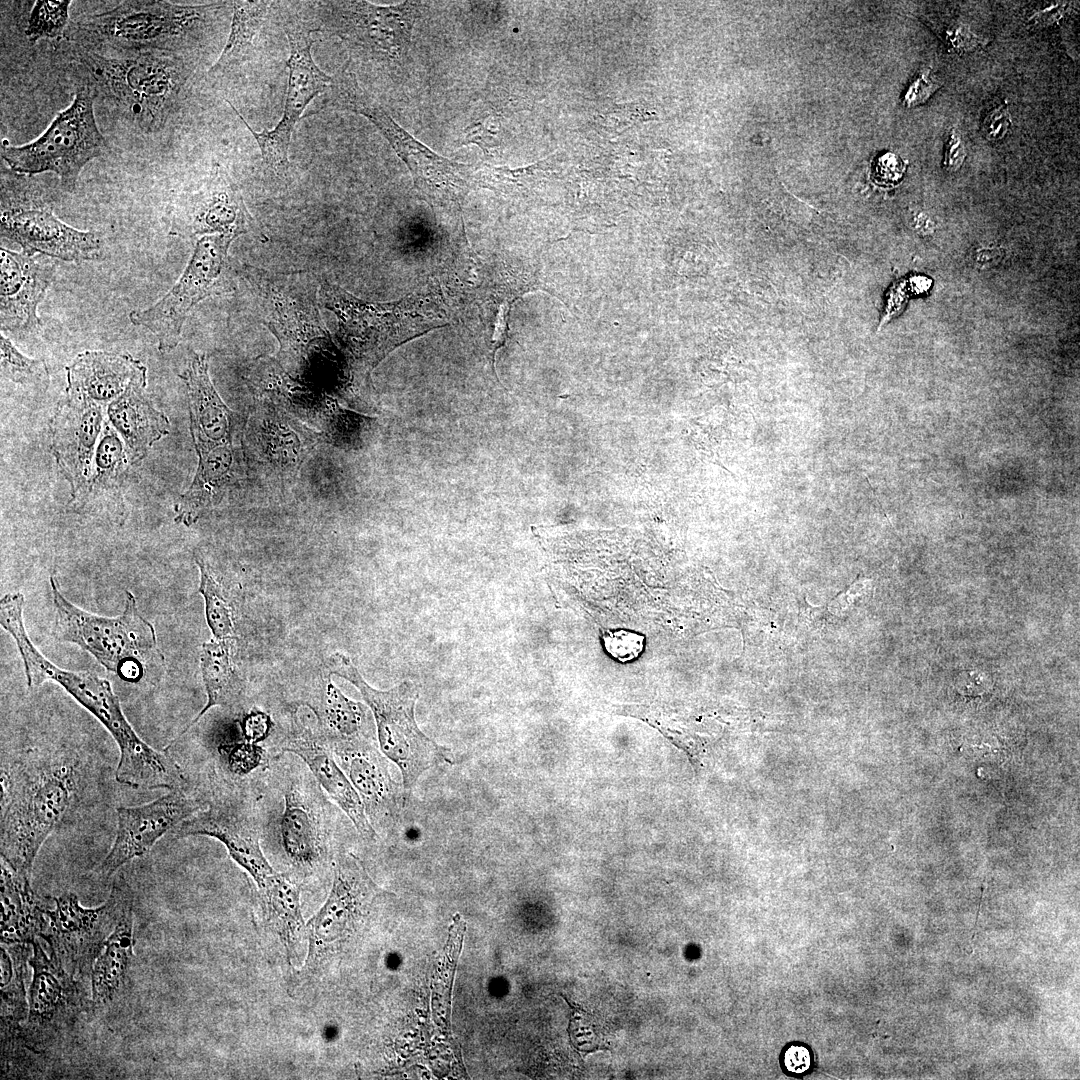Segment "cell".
Wrapping results in <instances>:
<instances>
[{
  "mask_svg": "<svg viewBox=\"0 0 1080 1080\" xmlns=\"http://www.w3.org/2000/svg\"><path fill=\"white\" fill-rule=\"evenodd\" d=\"M812 1063V1053L804 1044H790L784 1048L781 1054L782 1067L790 1075H805L810 1071Z\"/></svg>",
  "mask_w": 1080,
  "mask_h": 1080,
  "instance_id": "43",
  "label": "cell"
},
{
  "mask_svg": "<svg viewBox=\"0 0 1080 1080\" xmlns=\"http://www.w3.org/2000/svg\"><path fill=\"white\" fill-rule=\"evenodd\" d=\"M187 387L190 432L197 454L233 443L236 414L223 402L208 373L205 354L193 353L180 375Z\"/></svg>",
  "mask_w": 1080,
  "mask_h": 1080,
  "instance_id": "22",
  "label": "cell"
},
{
  "mask_svg": "<svg viewBox=\"0 0 1080 1080\" xmlns=\"http://www.w3.org/2000/svg\"><path fill=\"white\" fill-rule=\"evenodd\" d=\"M966 149L958 133L952 131L947 141L944 166L949 171L959 169L965 160Z\"/></svg>",
  "mask_w": 1080,
  "mask_h": 1080,
  "instance_id": "47",
  "label": "cell"
},
{
  "mask_svg": "<svg viewBox=\"0 0 1080 1080\" xmlns=\"http://www.w3.org/2000/svg\"><path fill=\"white\" fill-rule=\"evenodd\" d=\"M281 843L294 866L315 867L324 855V831L309 797L291 786L284 794L279 821Z\"/></svg>",
  "mask_w": 1080,
  "mask_h": 1080,
  "instance_id": "27",
  "label": "cell"
},
{
  "mask_svg": "<svg viewBox=\"0 0 1080 1080\" xmlns=\"http://www.w3.org/2000/svg\"><path fill=\"white\" fill-rule=\"evenodd\" d=\"M230 640L231 638L214 639L203 644L200 660L207 703L170 745L178 741L210 708L227 706L235 699L237 680L231 658Z\"/></svg>",
  "mask_w": 1080,
  "mask_h": 1080,
  "instance_id": "35",
  "label": "cell"
},
{
  "mask_svg": "<svg viewBox=\"0 0 1080 1080\" xmlns=\"http://www.w3.org/2000/svg\"><path fill=\"white\" fill-rule=\"evenodd\" d=\"M319 296L322 305L337 316L341 347L365 368H374L406 338L399 304L363 302L327 281Z\"/></svg>",
  "mask_w": 1080,
  "mask_h": 1080,
  "instance_id": "14",
  "label": "cell"
},
{
  "mask_svg": "<svg viewBox=\"0 0 1080 1080\" xmlns=\"http://www.w3.org/2000/svg\"><path fill=\"white\" fill-rule=\"evenodd\" d=\"M940 85L929 75V70L923 71L912 82L904 96V104L908 107L924 103Z\"/></svg>",
  "mask_w": 1080,
  "mask_h": 1080,
  "instance_id": "46",
  "label": "cell"
},
{
  "mask_svg": "<svg viewBox=\"0 0 1080 1080\" xmlns=\"http://www.w3.org/2000/svg\"><path fill=\"white\" fill-rule=\"evenodd\" d=\"M328 666L331 673L353 684L371 709L381 752L401 771L405 791L431 767L453 763L450 749L424 734L416 723L419 689L415 683L405 680L390 690H377L364 680L350 658L340 653L330 657Z\"/></svg>",
  "mask_w": 1080,
  "mask_h": 1080,
  "instance_id": "7",
  "label": "cell"
},
{
  "mask_svg": "<svg viewBox=\"0 0 1080 1080\" xmlns=\"http://www.w3.org/2000/svg\"><path fill=\"white\" fill-rule=\"evenodd\" d=\"M1 939L4 944L32 943L38 936L47 903L31 888L30 879L1 859Z\"/></svg>",
  "mask_w": 1080,
  "mask_h": 1080,
  "instance_id": "30",
  "label": "cell"
},
{
  "mask_svg": "<svg viewBox=\"0 0 1080 1080\" xmlns=\"http://www.w3.org/2000/svg\"><path fill=\"white\" fill-rule=\"evenodd\" d=\"M79 60L92 88L147 132L160 129L180 103L192 73L177 53L118 52L116 56L82 52Z\"/></svg>",
  "mask_w": 1080,
  "mask_h": 1080,
  "instance_id": "3",
  "label": "cell"
},
{
  "mask_svg": "<svg viewBox=\"0 0 1080 1080\" xmlns=\"http://www.w3.org/2000/svg\"><path fill=\"white\" fill-rule=\"evenodd\" d=\"M234 236L205 235L177 283L156 303L129 314L131 323L152 332L161 352L173 350L179 343L189 311L201 300L221 289V277Z\"/></svg>",
  "mask_w": 1080,
  "mask_h": 1080,
  "instance_id": "11",
  "label": "cell"
},
{
  "mask_svg": "<svg viewBox=\"0 0 1080 1080\" xmlns=\"http://www.w3.org/2000/svg\"><path fill=\"white\" fill-rule=\"evenodd\" d=\"M325 716L329 728L344 744L361 742L364 707L347 698L330 680L326 687Z\"/></svg>",
  "mask_w": 1080,
  "mask_h": 1080,
  "instance_id": "36",
  "label": "cell"
},
{
  "mask_svg": "<svg viewBox=\"0 0 1080 1080\" xmlns=\"http://www.w3.org/2000/svg\"><path fill=\"white\" fill-rule=\"evenodd\" d=\"M0 324L2 331H37L39 303L51 285L55 266L25 253L0 249Z\"/></svg>",
  "mask_w": 1080,
  "mask_h": 1080,
  "instance_id": "20",
  "label": "cell"
},
{
  "mask_svg": "<svg viewBox=\"0 0 1080 1080\" xmlns=\"http://www.w3.org/2000/svg\"><path fill=\"white\" fill-rule=\"evenodd\" d=\"M263 918L290 961H296L308 943V925L300 904V885L289 873L274 872L258 885Z\"/></svg>",
  "mask_w": 1080,
  "mask_h": 1080,
  "instance_id": "26",
  "label": "cell"
},
{
  "mask_svg": "<svg viewBox=\"0 0 1080 1080\" xmlns=\"http://www.w3.org/2000/svg\"><path fill=\"white\" fill-rule=\"evenodd\" d=\"M0 356L4 378L26 387L47 390L50 374L43 359L25 356L3 334L0 336Z\"/></svg>",
  "mask_w": 1080,
  "mask_h": 1080,
  "instance_id": "38",
  "label": "cell"
},
{
  "mask_svg": "<svg viewBox=\"0 0 1080 1080\" xmlns=\"http://www.w3.org/2000/svg\"><path fill=\"white\" fill-rule=\"evenodd\" d=\"M200 810V803L183 789L171 790L146 804L118 807L115 839L99 866L100 875L109 877L127 862L143 856L168 831Z\"/></svg>",
  "mask_w": 1080,
  "mask_h": 1080,
  "instance_id": "18",
  "label": "cell"
},
{
  "mask_svg": "<svg viewBox=\"0 0 1080 1080\" xmlns=\"http://www.w3.org/2000/svg\"><path fill=\"white\" fill-rule=\"evenodd\" d=\"M29 964L33 977L28 992V1021L24 1029L33 1046L45 1043L71 1027L87 1005L85 988L51 957L36 939Z\"/></svg>",
  "mask_w": 1080,
  "mask_h": 1080,
  "instance_id": "16",
  "label": "cell"
},
{
  "mask_svg": "<svg viewBox=\"0 0 1080 1080\" xmlns=\"http://www.w3.org/2000/svg\"><path fill=\"white\" fill-rule=\"evenodd\" d=\"M46 903L38 936L46 942L50 957L74 977L87 978L105 941L124 910L133 904L128 884L114 881L109 898L97 908H84L73 893L52 897Z\"/></svg>",
  "mask_w": 1080,
  "mask_h": 1080,
  "instance_id": "10",
  "label": "cell"
},
{
  "mask_svg": "<svg viewBox=\"0 0 1080 1080\" xmlns=\"http://www.w3.org/2000/svg\"><path fill=\"white\" fill-rule=\"evenodd\" d=\"M49 583L54 605L52 632L57 641L79 646L107 671L131 683L140 682L150 667L164 662L155 629L139 612L132 592H126L122 614L109 618L71 603L54 576Z\"/></svg>",
  "mask_w": 1080,
  "mask_h": 1080,
  "instance_id": "4",
  "label": "cell"
},
{
  "mask_svg": "<svg viewBox=\"0 0 1080 1080\" xmlns=\"http://www.w3.org/2000/svg\"><path fill=\"white\" fill-rule=\"evenodd\" d=\"M1 236L22 247L23 253H41L64 261L99 258L102 240L94 231H80L44 207L17 206L1 210Z\"/></svg>",
  "mask_w": 1080,
  "mask_h": 1080,
  "instance_id": "19",
  "label": "cell"
},
{
  "mask_svg": "<svg viewBox=\"0 0 1080 1080\" xmlns=\"http://www.w3.org/2000/svg\"><path fill=\"white\" fill-rule=\"evenodd\" d=\"M284 750L305 762L319 785L347 815L360 836L366 839L377 836L359 793L330 752L315 743L302 741L294 742Z\"/></svg>",
  "mask_w": 1080,
  "mask_h": 1080,
  "instance_id": "28",
  "label": "cell"
},
{
  "mask_svg": "<svg viewBox=\"0 0 1080 1080\" xmlns=\"http://www.w3.org/2000/svg\"><path fill=\"white\" fill-rule=\"evenodd\" d=\"M195 562L200 570L199 593L204 598L207 624L215 639H230L234 633L232 609L204 559L195 554Z\"/></svg>",
  "mask_w": 1080,
  "mask_h": 1080,
  "instance_id": "37",
  "label": "cell"
},
{
  "mask_svg": "<svg viewBox=\"0 0 1080 1080\" xmlns=\"http://www.w3.org/2000/svg\"><path fill=\"white\" fill-rule=\"evenodd\" d=\"M143 377L146 366L129 353L88 350L66 367V395L105 407Z\"/></svg>",
  "mask_w": 1080,
  "mask_h": 1080,
  "instance_id": "21",
  "label": "cell"
},
{
  "mask_svg": "<svg viewBox=\"0 0 1080 1080\" xmlns=\"http://www.w3.org/2000/svg\"><path fill=\"white\" fill-rule=\"evenodd\" d=\"M387 892L370 878L352 853L338 856L332 887L323 906L308 921L306 966L316 967L345 940L369 913L375 899Z\"/></svg>",
  "mask_w": 1080,
  "mask_h": 1080,
  "instance_id": "13",
  "label": "cell"
},
{
  "mask_svg": "<svg viewBox=\"0 0 1080 1080\" xmlns=\"http://www.w3.org/2000/svg\"><path fill=\"white\" fill-rule=\"evenodd\" d=\"M146 384L147 377L134 381L107 406L109 424L122 439L132 463L141 462L170 429L167 416L145 394Z\"/></svg>",
  "mask_w": 1080,
  "mask_h": 1080,
  "instance_id": "24",
  "label": "cell"
},
{
  "mask_svg": "<svg viewBox=\"0 0 1080 1080\" xmlns=\"http://www.w3.org/2000/svg\"><path fill=\"white\" fill-rule=\"evenodd\" d=\"M318 31L338 37L357 57L387 66L407 58L413 27L426 9L421 1L378 6L367 1L314 2Z\"/></svg>",
  "mask_w": 1080,
  "mask_h": 1080,
  "instance_id": "9",
  "label": "cell"
},
{
  "mask_svg": "<svg viewBox=\"0 0 1080 1080\" xmlns=\"http://www.w3.org/2000/svg\"><path fill=\"white\" fill-rule=\"evenodd\" d=\"M96 96L90 85L79 87L71 104L38 138L23 145L3 142V160L18 173L53 172L65 190L73 191L84 166L107 147L95 120Z\"/></svg>",
  "mask_w": 1080,
  "mask_h": 1080,
  "instance_id": "8",
  "label": "cell"
},
{
  "mask_svg": "<svg viewBox=\"0 0 1080 1080\" xmlns=\"http://www.w3.org/2000/svg\"><path fill=\"white\" fill-rule=\"evenodd\" d=\"M71 1L37 0L28 17L25 34L30 42L61 37L68 25Z\"/></svg>",
  "mask_w": 1080,
  "mask_h": 1080,
  "instance_id": "39",
  "label": "cell"
},
{
  "mask_svg": "<svg viewBox=\"0 0 1080 1080\" xmlns=\"http://www.w3.org/2000/svg\"><path fill=\"white\" fill-rule=\"evenodd\" d=\"M133 904L120 916L93 965L92 1000L96 1006L112 1001L124 988L133 957Z\"/></svg>",
  "mask_w": 1080,
  "mask_h": 1080,
  "instance_id": "31",
  "label": "cell"
},
{
  "mask_svg": "<svg viewBox=\"0 0 1080 1080\" xmlns=\"http://www.w3.org/2000/svg\"><path fill=\"white\" fill-rule=\"evenodd\" d=\"M905 171L903 161L893 153H885L878 157L872 168V177L875 183L882 186H893L899 182Z\"/></svg>",
  "mask_w": 1080,
  "mask_h": 1080,
  "instance_id": "42",
  "label": "cell"
},
{
  "mask_svg": "<svg viewBox=\"0 0 1080 1080\" xmlns=\"http://www.w3.org/2000/svg\"><path fill=\"white\" fill-rule=\"evenodd\" d=\"M605 650L620 662L637 659L644 650L645 636L628 629H607L602 633Z\"/></svg>",
  "mask_w": 1080,
  "mask_h": 1080,
  "instance_id": "40",
  "label": "cell"
},
{
  "mask_svg": "<svg viewBox=\"0 0 1080 1080\" xmlns=\"http://www.w3.org/2000/svg\"><path fill=\"white\" fill-rule=\"evenodd\" d=\"M249 280L257 284L266 300V325L279 340L282 352L304 360L322 349L327 334L320 324L315 287L310 284L301 293L307 277L301 272L272 276L261 270Z\"/></svg>",
  "mask_w": 1080,
  "mask_h": 1080,
  "instance_id": "15",
  "label": "cell"
},
{
  "mask_svg": "<svg viewBox=\"0 0 1080 1080\" xmlns=\"http://www.w3.org/2000/svg\"><path fill=\"white\" fill-rule=\"evenodd\" d=\"M132 464L125 445L110 424L105 423L96 449L92 477L78 508L97 509L111 503L123 506L122 485Z\"/></svg>",
  "mask_w": 1080,
  "mask_h": 1080,
  "instance_id": "32",
  "label": "cell"
},
{
  "mask_svg": "<svg viewBox=\"0 0 1080 1080\" xmlns=\"http://www.w3.org/2000/svg\"><path fill=\"white\" fill-rule=\"evenodd\" d=\"M174 836H208L217 839L257 886L275 872L260 847L259 837L254 829L243 818L225 807L213 805L198 811L175 828Z\"/></svg>",
  "mask_w": 1080,
  "mask_h": 1080,
  "instance_id": "23",
  "label": "cell"
},
{
  "mask_svg": "<svg viewBox=\"0 0 1080 1080\" xmlns=\"http://www.w3.org/2000/svg\"><path fill=\"white\" fill-rule=\"evenodd\" d=\"M221 751L226 753L231 770L237 773L253 770L262 760L261 749L248 741L222 744Z\"/></svg>",
  "mask_w": 1080,
  "mask_h": 1080,
  "instance_id": "41",
  "label": "cell"
},
{
  "mask_svg": "<svg viewBox=\"0 0 1080 1080\" xmlns=\"http://www.w3.org/2000/svg\"><path fill=\"white\" fill-rule=\"evenodd\" d=\"M283 26L289 41L290 54L287 60L289 78L286 100L279 123L271 130L256 132L239 111L229 104L255 138L263 162L278 174H285L288 170V151L296 123L311 100L323 94L332 80L331 76L318 68L311 54L312 45L316 41L313 33L317 32V29L296 17L287 18Z\"/></svg>",
  "mask_w": 1080,
  "mask_h": 1080,
  "instance_id": "12",
  "label": "cell"
},
{
  "mask_svg": "<svg viewBox=\"0 0 1080 1080\" xmlns=\"http://www.w3.org/2000/svg\"><path fill=\"white\" fill-rule=\"evenodd\" d=\"M198 466L189 488L177 499L175 522L190 526L217 505L240 471L233 443L198 454Z\"/></svg>",
  "mask_w": 1080,
  "mask_h": 1080,
  "instance_id": "25",
  "label": "cell"
},
{
  "mask_svg": "<svg viewBox=\"0 0 1080 1080\" xmlns=\"http://www.w3.org/2000/svg\"><path fill=\"white\" fill-rule=\"evenodd\" d=\"M482 125L475 124L468 128L465 135V143H475L482 149L487 150L495 146V140L490 137Z\"/></svg>",
  "mask_w": 1080,
  "mask_h": 1080,
  "instance_id": "48",
  "label": "cell"
},
{
  "mask_svg": "<svg viewBox=\"0 0 1080 1080\" xmlns=\"http://www.w3.org/2000/svg\"><path fill=\"white\" fill-rule=\"evenodd\" d=\"M227 3L179 5L125 1L77 24L86 40L118 52H171L194 48Z\"/></svg>",
  "mask_w": 1080,
  "mask_h": 1080,
  "instance_id": "5",
  "label": "cell"
},
{
  "mask_svg": "<svg viewBox=\"0 0 1080 1080\" xmlns=\"http://www.w3.org/2000/svg\"><path fill=\"white\" fill-rule=\"evenodd\" d=\"M247 211L243 199L225 171L214 172L191 213L192 234H223L237 237L245 232Z\"/></svg>",
  "mask_w": 1080,
  "mask_h": 1080,
  "instance_id": "29",
  "label": "cell"
},
{
  "mask_svg": "<svg viewBox=\"0 0 1080 1080\" xmlns=\"http://www.w3.org/2000/svg\"><path fill=\"white\" fill-rule=\"evenodd\" d=\"M270 718L261 711H252L241 722L242 734L246 741L258 743L265 739L270 730Z\"/></svg>",
  "mask_w": 1080,
  "mask_h": 1080,
  "instance_id": "45",
  "label": "cell"
},
{
  "mask_svg": "<svg viewBox=\"0 0 1080 1080\" xmlns=\"http://www.w3.org/2000/svg\"><path fill=\"white\" fill-rule=\"evenodd\" d=\"M104 425L102 406L68 395L59 401L51 417V451L70 485L75 506L84 497L92 477Z\"/></svg>",
  "mask_w": 1080,
  "mask_h": 1080,
  "instance_id": "17",
  "label": "cell"
},
{
  "mask_svg": "<svg viewBox=\"0 0 1080 1080\" xmlns=\"http://www.w3.org/2000/svg\"><path fill=\"white\" fill-rule=\"evenodd\" d=\"M319 111L339 109L367 118L410 170L416 186L432 202L458 203L476 186L475 168L446 159L415 139L358 83L348 68L340 69L323 93Z\"/></svg>",
  "mask_w": 1080,
  "mask_h": 1080,
  "instance_id": "6",
  "label": "cell"
},
{
  "mask_svg": "<svg viewBox=\"0 0 1080 1080\" xmlns=\"http://www.w3.org/2000/svg\"><path fill=\"white\" fill-rule=\"evenodd\" d=\"M1011 125V117L1006 104H1001L986 115L981 130L990 141L1001 140Z\"/></svg>",
  "mask_w": 1080,
  "mask_h": 1080,
  "instance_id": "44",
  "label": "cell"
},
{
  "mask_svg": "<svg viewBox=\"0 0 1080 1080\" xmlns=\"http://www.w3.org/2000/svg\"><path fill=\"white\" fill-rule=\"evenodd\" d=\"M5 630L16 642L29 687L46 681L59 684L109 731L120 751L115 774L119 783L138 789L184 788L186 779L180 767L169 754L152 748L137 735L109 681L95 673L69 671L53 664L33 645L22 617L9 619Z\"/></svg>",
  "mask_w": 1080,
  "mask_h": 1080,
  "instance_id": "1",
  "label": "cell"
},
{
  "mask_svg": "<svg viewBox=\"0 0 1080 1080\" xmlns=\"http://www.w3.org/2000/svg\"><path fill=\"white\" fill-rule=\"evenodd\" d=\"M341 759L347 776L359 793L365 808L388 806L393 782L377 751L362 741L343 744Z\"/></svg>",
  "mask_w": 1080,
  "mask_h": 1080,
  "instance_id": "33",
  "label": "cell"
},
{
  "mask_svg": "<svg viewBox=\"0 0 1080 1080\" xmlns=\"http://www.w3.org/2000/svg\"><path fill=\"white\" fill-rule=\"evenodd\" d=\"M73 767L28 750L2 764L1 859L30 879L36 856L75 790Z\"/></svg>",
  "mask_w": 1080,
  "mask_h": 1080,
  "instance_id": "2",
  "label": "cell"
},
{
  "mask_svg": "<svg viewBox=\"0 0 1080 1080\" xmlns=\"http://www.w3.org/2000/svg\"><path fill=\"white\" fill-rule=\"evenodd\" d=\"M270 1H234L232 22L227 42L209 73L222 75L240 66L253 50V41L263 25Z\"/></svg>",
  "mask_w": 1080,
  "mask_h": 1080,
  "instance_id": "34",
  "label": "cell"
}]
</instances>
